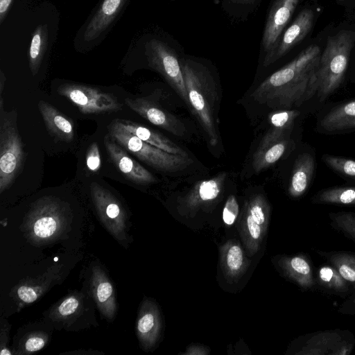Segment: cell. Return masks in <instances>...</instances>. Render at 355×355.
Instances as JSON below:
<instances>
[{"label":"cell","mask_w":355,"mask_h":355,"mask_svg":"<svg viewBox=\"0 0 355 355\" xmlns=\"http://www.w3.org/2000/svg\"><path fill=\"white\" fill-rule=\"evenodd\" d=\"M313 18L314 14L311 9L302 10L280 37L275 47L264 56L263 66L272 64L304 40L313 26Z\"/></svg>","instance_id":"30bf717a"},{"label":"cell","mask_w":355,"mask_h":355,"mask_svg":"<svg viewBox=\"0 0 355 355\" xmlns=\"http://www.w3.org/2000/svg\"><path fill=\"white\" fill-rule=\"evenodd\" d=\"M239 211V207L234 196L230 195L225 205L223 211V219L225 224L232 225L236 219Z\"/></svg>","instance_id":"4dcf8cb0"},{"label":"cell","mask_w":355,"mask_h":355,"mask_svg":"<svg viewBox=\"0 0 355 355\" xmlns=\"http://www.w3.org/2000/svg\"><path fill=\"white\" fill-rule=\"evenodd\" d=\"M90 191L97 209L105 218L114 222L122 221L123 214L121 207L107 189L96 182H92Z\"/></svg>","instance_id":"603a6c76"},{"label":"cell","mask_w":355,"mask_h":355,"mask_svg":"<svg viewBox=\"0 0 355 355\" xmlns=\"http://www.w3.org/2000/svg\"><path fill=\"white\" fill-rule=\"evenodd\" d=\"M290 137L259 144L253 156L252 166L256 173L268 168L278 161L285 153L290 142Z\"/></svg>","instance_id":"7402d4cb"},{"label":"cell","mask_w":355,"mask_h":355,"mask_svg":"<svg viewBox=\"0 0 355 355\" xmlns=\"http://www.w3.org/2000/svg\"><path fill=\"white\" fill-rule=\"evenodd\" d=\"M315 252L336 269L349 284L355 293V252L346 250H315Z\"/></svg>","instance_id":"d6986e66"},{"label":"cell","mask_w":355,"mask_h":355,"mask_svg":"<svg viewBox=\"0 0 355 355\" xmlns=\"http://www.w3.org/2000/svg\"><path fill=\"white\" fill-rule=\"evenodd\" d=\"M0 192L15 181L23 166L24 144L19 134L16 120L10 112L0 108Z\"/></svg>","instance_id":"5b68a950"},{"label":"cell","mask_w":355,"mask_h":355,"mask_svg":"<svg viewBox=\"0 0 355 355\" xmlns=\"http://www.w3.org/2000/svg\"><path fill=\"white\" fill-rule=\"evenodd\" d=\"M48 44V28L46 24L37 26L33 33L28 50V62L32 75L38 72Z\"/></svg>","instance_id":"4316f807"},{"label":"cell","mask_w":355,"mask_h":355,"mask_svg":"<svg viewBox=\"0 0 355 355\" xmlns=\"http://www.w3.org/2000/svg\"><path fill=\"white\" fill-rule=\"evenodd\" d=\"M104 145L114 164L127 179L140 184L156 182L153 174L130 157L110 135L104 137Z\"/></svg>","instance_id":"7c38bea8"},{"label":"cell","mask_w":355,"mask_h":355,"mask_svg":"<svg viewBox=\"0 0 355 355\" xmlns=\"http://www.w3.org/2000/svg\"><path fill=\"white\" fill-rule=\"evenodd\" d=\"M5 82H6V78H5V76H4L3 73L1 71V78H0V97H3V96H2V92H3V87H4V85H5Z\"/></svg>","instance_id":"7bdbcfd3"},{"label":"cell","mask_w":355,"mask_h":355,"mask_svg":"<svg viewBox=\"0 0 355 355\" xmlns=\"http://www.w3.org/2000/svg\"><path fill=\"white\" fill-rule=\"evenodd\" d=\"M321 52L310 45L255 89L252 98L273 108L300 106L318 92L316 71Z\"/></svg>","instance_id":"6da1fadb"},{"label":"cell","mask_w":355,"mask_h":355,"mask_svg":"<svg viewBox=\"0 0 355 355\" xmlns=\"http://www.w3.org/2000/svg\"><path fill=\"white\" fill-rule=\"evenodd\" d=\"M311 202L318 205L355 207V187L343 186L324 189L313 196Z\"/></svg>","instance_id":"d4e9b609"},{"label":"cell","mask_w":355,"mask_h":355,"mask_svg":"<svg viewBox=\"0 0 355 355\" xmlns=\"http://www.w3.org/2000/svg\"><path fill=\"white\" fill-rule=\"evenodd\" d=\"M58 93L69 99L85 114L115 112L122 107L113 94L86 85L62 84L58 88Z\"/></svg>","instance_id":"52a82bcc"},{"label":"cell","mask_w":355,"mask_h":355,"mask_svg":"<svg viewBox=\"0 0 355 355\" xmlns=\"http://www.w3.org/2000/svg\"><path fill=\"white\" fill-rule=\"evenodd\" d=\"M338 311L343 314L355 315V293L344 300Z\"/></svg>","instance_id":"f35d334b"},{"label":"cell","mask_w":355,"mask_h":355,"mask_svg":"<svg viewBox=\"0 0 355 355\" xmlns=\"http://www.w3.org/2000/svg\"><path fill=\"white\" fill-rule=\"evenodd\" d=\"M322 132L337 133L355 129V100L340 104L327 113L320 123Z\"/></svg>","instance_id":"2e32d148"},{"label":"cell","mask_w":355,"mask_h":355,"mask_svg":"<svg viewBox=\"0 0 355 355\" xmlns=\"http://www.w3.org/2000/svg\"><path fill=\"white\" fill-rule=\"evenodd\" d=\"M99 272L94 273L92 279L94 295L104 315L111 318L116 309L114 289L111 283Z\"/></svg>","instance_id":"484cf974"},{"label":"cell","mask_w":355,"mask_h":355,"mask_svg":"<svg viewBox=\"0 0 355 355\" xmlns=\"http://www.w3.org/2000/svg\"><path fill=\"white\" fill-rule=\"evenodd\" d=\"M302 340L298 353L308 355H349L355 345L354 334L340 329L309 333Z\"/></svg>","instance_id":"ba28073f"},{"label":"cell","mask_w":355,"mask_h":355,"mask_svg":"<svg viewBox=\"0 0 355 355\" xmlns=\"http://www.w3.org/2000/svg\"><path fill=\"white\" fill-rule=\"evenodd\" d=\"M316 286L327 294L345 300L354 293L349 284L330 265L320 266L315 273Z\"/></svg>","instance_id":"ac0fdd59"},{"label":"cell","mask_w":355,"mask_h":355,"mask_svg":"<svg viewBox=\"0 0 355 355\" xmlns=\"http://www.w3.org/2000/svg\"><path fill=\"white\" fill-rule=\"evenodd\" d=\"M300 0H274L263 33L261 46L265 55L277 45Z\"/></svg>","instance_id":"9c48e42d"},{"label":"cell","mask_w":355,"mask_h":355,"mask_svg":"<svg viewBox=\"0 0 355 355\" xmlns=\"http://www.w3.org/2000/svg\"><path fill=\"white\" fill-rule=\"evenodd\" d=\"M180 66L190 108L205 132L209 143H218V107L219 98L211 72L202 63L189 58H180Z\"/></svg>","instance_id":"7a4b0ae2"},{"label":"cell","mask_w":355,"mask_h":355,"mask_svg":"<svg viewBox=\"0 0 355 355\" xmlns=\"http://www.w3.org/2000/svg\"><path fill=\"white\" fill-rule=\"evenodd\" d=\"M114 121L119 127L135 135L146 143L171 154L179 155L185 157H189L187 153L180 146L155 131L130 121L115 120Z\"/></svg>","instance_id":"5bb4252c"},{"label":"cell","mask_w":355,"mask_h":355,"mask_svg":"<svg viewBox=\"0 0 355 355\" xmlns=\"http://www.w3.org/2000/svg\"><path fill=\"white\" fill-rule=\"evenodd\" d=\"M243 263V252L239 245L230 248L227 254V264L231 270H238Z\"/></svg>","instance_id":"836d02e7"},{"label":"cell","mask_w":355,"mask_h":355,"mask_svg":"<svg viewBox=\"0 0 355 355\" xmlns=\"http://www.w3.org/2000/svg\"><path fill=\"white\" fill-rule=\"evenodd\" d=\"M13 0H0V24H1L12 5Z\"/></svg>","instance_id":"b9f144b4"},{"label":"cell","mask_w":355,"mask_h":355,"mask_svg":"<svg viewBox=\"0 0 355 355\" xmlns=\"http://www.w3.org/2000/svg\"><path fill=\"white\" fill-rule=\"evenodd\" d=\"M79 306L78 300L74 297H69L59 306L58 312L62 316L73 313Z\"/></svg>","instance_id":"8d00e7d4"},{"label":"cell","mask_w":355,"mask_h":355,"mask_svg":"<svg viewBox=\"0 0 355 355\" xmlns=\"http://www.w3.org/2000/svg\"><path fill=\"white\" fill-rule=\"evenodd\" d=\"M155 325V317L151 313L144 314L138 320L137 331L141 336H146L150 333Z\"/></svg>","instance_id":"d590c367"},{"label":"cell","mask_w":355,"mask_h":355,"mask_svg":"<svg viewBox=\"0 0 355 355\" xmlns=\"http://www.w3.org/2000/svg\"><path fill=\"white\" fill-rule=\"evenodd\" d=\"M253 200L249 209L250 214L257 223L262 225L265 222V214L262 199L260 197H257Z\"/></svg>","instance_id":"e575fe53"},{"label":"cell","mask_w":355,"mask_h":355,"mask_svg":"<svg viewBox=\"0 0 355 355\" xmlns=\"http://www.w3.org/2000/svg\"><path fill=\"white\" fill-rule=\"evenodd\" d=\"M146 55L149 66L159 72L190 107L180 66V58L166 42L152 39L146 44Z\"/></svg>","instance_id":"8992f818"},{"label":"cell","mask_w":355,"mask_h":355,"mask_svg":"<svg viewBox=\"0 0 355 355\" xmlns=\"http://www.w3.org/2000/svg\"><path fill=\"white\" fill-rule=\"evenodd\" d=\"M17 294L20 300L26 303H31L37 298L36 291L31 287L22 286L17 290Z\"/></svg>","instance_id":"74e56055"},{"label":"cell","mask_w":355,"mask_h":355,"mask_svg":"<svg viewBox=\"0 0 355 355\" xmlns=\"http://www.w3.org/2000/svg\"><path fill=\"white\" fill-rule=\"evenodd\" d=\"M45 340L40 336H33L28 339L25 343L26 351L33 352L40 350L44 347Z\"/></svg>","instance_id":"ab89813d"},{"label":"cell","mask_w":355,"mask_h":355,"mask_svg":"<svg viewBox=\"0 0 355 355\" xmlns=\"http://www.w3.org/2000/svg\"><path fill=\"white\" fill-rule=\"evenodd\" d=\"M315 170L314 157L308 153L298 155L295 161L288 193L293 198L302 196L309 189Z\"/></svg>","instance_id":"e0dca14e"},{"label":"cell","mask_w":355,"mask_h":355,"mask_svg":"<svg viewBox=\"0 0 355 355\" xmlns=\"http://www.w3.org/2000/svg\"><path fill=\"white\" fill-rule=\"evenodd\" d=\"M286 267L290 276L304 291H311L316 287L311 260L304 254L294 255L286 260Z\"/></svg>","instance_id":"ffe728a7"},{"label":"cell","mask_w":355,"mask_h":355,"mask_svg":"<svg viewBox=\"0 0 355 355\" xmlns=\"http://www.w3.org/2000/svg\"><path fill=\"white\" fill-rule=\"evenodd\" d=\"M247 225L250 236L254 239H258L261 234V227L250 214L247 217Z\"/></svg>","instance_id":"60d3db41"},{"label":"cell","mask_w":355,"mask_h":355,"mask_svg":"<svg viewBox=\"0 0 355 355\" xmlns=\"http://www.w3.org/2000/svg\"><path fill=\"white\" fill-rule=\"evenodd\" d=\"M322 161L331 169L355 180V160L350 158L324 154Z\"/></svg>","instance_id":"f546056e"},{"label":"cell","mask_w":355,"mask_h":355,"mask_svg":"<svg viewBox=\"0 0 355 355\" xmlns=\"http://www.w3.org/2000/svg\"><path fill=\"white\" fill-rule=\"evenodd\" d=\"M355 42V32L342 30L328 37L320 55L316 76L320 101L332 94L343 83Z\"/></svg>","instance_id":"3957f363"},{"label":"cell","mask_w":355,"mask_h":355,"mask_svg":"<svg viewBox=\"0 0 355 355\" xmlns=\"http://www.w3.org/2000/svg\"><path fill=\"white\" fill-rule=\"evenodd\" d=\"M127 0H103L87 25L83 38L91 42L98 37L111 25Z\"/></svg>","instance_id":"4fadbf2b"},{"label":"cell","mask_w":355,"mask_h":355,"mask_svg":"<svg viewBox=\"0 0 355 355\" xmlns=\"http://www.w3.org/2000/svg\"><path fill=\"white\" fill-rule=\"evenodd\" d=\"M169 1H175V0H169Z\"/></svg>","instance_id":"f6af8a7d"},{"label":"cell","mask_w":355,"mask_h":355,"mask_svg":"<svg viewBox=\"0 0 355 355\" xmlns=\"http://www.w3.org/2000/svg\"><path fill=\"white\" fill-rule=\"evenodd\" d=\"M261 1V0H223L225 6H227L230 11L248 12L252 10Z\"/></svg>","instance_id":"1f68e13d"},{"label":"cell","mask_w":355,"mask_h":355,"mask_svg":"<svg viewBox=\"0 0 355 355\" xmlns=\"http://www.w3.org/2000/svg\"><path fill=\"white\" fill-rule=\"evenodd\" d=\"M101 155L98 146L94 142L89 146L86 155V165L87 168L92 172H96L101 167Z\"/></svg>","instance_id":"d6a6232c"},{"label":"cell","mask_w":355,"mask_h":355,"mask_svg":"<svg viewBox=\"0 0 355 355\" xmlns=\"http://www.w3.org/2000/svg\"><path fill=\"white\" fill-rule=\"evenodd\" d=\"M109 134L116 143L156 170L174 173L186 168L192 162L189 157L171 154L146 143L115 121L109 126Z\"/></svg>","instance_id":"277c9868"},{"label":"cell","mask_w":355,"mask_h":355,"mask_svg":"<svg viewBox=\"0 0 355 355\" xmlns=\"http://www.w3.org/2000/svg\"><path fill=\"white\" fill-rule=\"evenodd\" d=\"M38 108L49 133L64 141L73 139V125L67 117L44 101H39Z\"/></svg>","instance_id":"9a60e30c"},{"label":"cell","mask_w":355,"mask_h":355,"mask_svg":"<svg viewBox=\"0 0 355 355\" xmlns=\"http://www.w3.org/2000/svg\"><path fill=\"white\" fill-rule=\"evenodd\" d=\"M58 207L55 202H44L36 209L37 218L33 224L34 234L42 239L51 236L58 225Z\"/></svg>","instance_id":"cb8c5ba5"},{"label":"cell","mask_w":355,"mask_h":355,"mask_svg":"<svg viewBox=\"0 0 355 355\" xmlns=\"http://www.w3.org/2000/svg\"><path fill=\"white\" fill-rule=\"evenodd\" d=\"M338 1H345V0H338Z\"/></svg>","instance_id":"ee69618b"},{"label":"cell","mask_w":355,"mask_h":355,"mask_svg":"<svg viewBox=\"0 0 355 355\" xmlns=\"http://www.w3.org/2000/svg\"><path fill=\"white\" fill-rule=\"evenodd\" d=\"M299 114L296 110H283L270 114V128L262 138L260 144L290 137L294 121Z\"/></svg>","instance_id":"44dd1931"},{"label":"cell","mask_w":355,"mask_h":355,"mask_svg":"<svg viewBox=\"0 0 355 355\" xmlns=\"http://www.w3.org/2000/svg\"><path fill=\"white\" fill-rule=\"evenodd\" d=\"M328 216L331 228L355 243V213L341 211L330 212Z\"/></svg>","instance_id":"f1b7e54d"},{"label":"cell","mask_w":355,"mask_h":355,"mask_svg":"<svg viewBox=\"0 0 355 355\" xmlns=\"http://www.w3.org/2000/svg\"><path fill=\"white\" fill-rule=\"evenodd\" d=\"M125 103L151 123L178 137H183L185 135L186 127L183 123L153 101L145 98H126Z\"/></svg>","instance_id":"8fae6325"},{"label":"cell","mask_w":355,"mask_h":355,"mask_svg":"<svg viewBox=\"0 0 355 355\" xmlns=\"http://www.w3.org/2000/svg\"><path fill=\"white\" fill-rule=\"evenodd\" d=\"M226 177V173L222 172L211 179L198 182L191 193V198L202 202L216 198L222 190Z\"/></svg>","instance_id":"83f0119b"}]
</instances>
